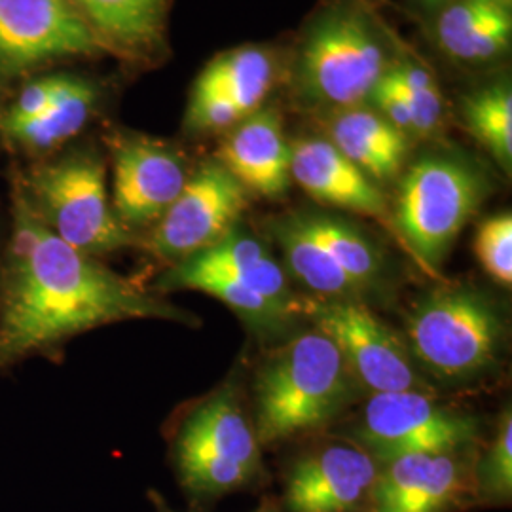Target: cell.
Masks as SVG:
<instances>
[{
  "instance_id": "1",
  "label": "cell",
  "mask_w": 512,
  "mask_h": 512,
  "mask_svg": "<svg viewBox=\"0 0 512 512\" xmlns=\"http://www.w3.org/2000/svg\"><path fill=\"white\" fill-rule=\"evenodd\" d=\"M10 234L0 275V378L31 359L63 363L74 338L137 319L190 325L137 279L114 272L103 258L76 251L50 232L8 181Z\"/></svg>"
},
{
  "instance_id": "2",
  "label": "cell",
  "mask_w": 512,
  "mask_h": 512,
  "mask_svg": "<svg viewBox=\"0 0 512 512\" xmlns=\"http://www.w3.org/2000/svg\"><path fill=\"white\" fill-rule=\"evenodd\" d=\"M6 181L50 232L80 253L103 258L141 247L114 213L101 141L86 135L37 162L8 164Z\"/></svg>"
},
{
  "instance_id": "3",
  "label": "cell",
  "mask_w": 512,
  "mask_h": 512,
  "mask_svg": "<svg viewBox=\"0 0 512 512\" xmlns=\"http://www.w3.org/2000/svg\"><path fill=\"white\" fill-rule=\"evenodd\" d=\"M384 25L357 0H334L311 19L294 57L293 93L329 114L366 105L397 55Z\"/></svg>"
},
{
  "instance_id": "4",
  "label": "cell",
  "mask_w": 512,
  "mask_h": 512,
  "mask_svg": "<svg viewBox=\"0 0 512 512\" xmlns=\"http://www.w3.org/2000/svg\"><path fill=\"white\" fill-rule=\"evenodd\" d=\"M353 376L329 338L311 330L279 349L256 378L255 435L270 446L315 431L351 401Z\"/></svg>"
},
{
  "instance_id": "5",
  "label": "cell",
  "mask_w": 512,
  "mask_h": 512,
  "mask_svg": "<svg viewBox=\"0 0 512 512\" xmlns=\"http://www.w3.org/2000/svg\"><path fill=\"white\" fill-rule=\"evenodd\" d=\"M486 194L484 175L458 156L429 154L408 167L393 220L425 270H439Z\"/></svg>"
},
{
  "instance_id": "6",
  "label": "cell",
  "mask_w": 512,
  "mask_h": 512,
  "mask_svg": "<svg viewBox=\"0 0 512 512\" xmlns=\"http://www.w3.org/2000/svg\"><path fill=\"white\" fill-rule=\"evenodd\" d=\"M501 319L490 298L469 287L423 296L406 317L414 355L440 380H469L494 365Z\"/></svg>"
},
{
  "instance_id": "7",
  "label": "cell",
  "mask_w": 512,
  "mask_h": 512,
  "mask_svg": "<svg viewBox=\"0 0 512 512\" xmlns=\"http://www.w3.org/2000/svg\"><path fill=\"white\" fill-rule=\"evenodd\" d=\"M101 145L112 175L114 213L128 232L143 241L183 192L192 173L190 162L175 143L133 129H109Z\"/></svg>"
},
{
  "instance_id": "8",
  "label": "cell",
  "mask_w": 512,
  "mask_h": 512,
  "mask_svg": "<svg viewBox=\"0 0 512 512\" xmlns=\"http://www.w3.org/2000/svg\"><path fill=\"white\" fill-rule=\"evenodd\" d=\"M103 55L71 0H0V90Z\"/></svg>"
},
{
  "instance_id": "9",
  "label": "cell",
  "mask_w": 512,
  "mask_h": 512,
  "mask_svg": "<svg viewBox=\"0 0 512 512\" xmlns=\"http://www.w3.org/2000/svg\"><path fill=\"white\" fill-rule=\"evenodd\" d=\"M249 192L217 162L192 169L183 192L141 241V249L167 268L215 247L238 224Z\"/></svg>"
},
{
  "instance_id": "10",
  "label": "cell",
  "mask_w": 512,
  "mask_h": 512,
  "mask_svg": "<svg viewBox=\"0 0 512 512\" xmlns=\"http://www.w3.org/2000/svg\"><path fill=\"white\" fill-rule=\"evenodd\" d=\"M476 420L435 403L423 391L374 393L357 429L378 465L408 454H456L475 440Z\"/></svg>"
},
{
  "instance_id": "11",
  "label": "cell",
  "mask_w": 512,
  "mask_h": 512,
  "mask_svg": "<svg viewBox=\"0 0 512 512\" xmlns=\"http://www.w3.org/2000/svg\"><path fill=\"white\" fill-rule=\"evenodd\" d=\"M315 329L338 348L351 376L372 393L423 391L403 342L357 300H308Z\"/></svg>"
},
{
  "instance_id": "12",
  "label": "cell",
  "mask_w": 512,
  "mask_h": 512,
  "mask_svg": "<svg viewBox=\"0 0 512 512\" xmlns=\"http://www.w3.org/2000/svg\"><path fill=\"white\" fill-rule=\"evenodd\" d=\"M380 465L359 444L330 442L294 459L285 473L289 512H368Z\"/></svg>"
},
{
  "instance_id": "13",
  "label": "cell",
  "mask_w": 512,
  "mask_h": 512,
  "mask_svg": "<svg viewBox=\"0 0 512 512\" xmlns=\"http://www.w3.org/2000/svg\"><path fill=\"white\" fill-rule=\"evenodd\" d=\"M107 97L105 82L71 65L48 109L31 120L0 128V154L8 164H29L73 145L103 116Z\"/></svg>"
},
{
  "instance_id": "14",
  "label": "cell",
  "mask_w": 512,
  "mask_h": 512,
  "mask_svg": "<svg viewBox=\"0 0 512 512\" xmlns=\"http://www.w3.org/2000/svg\"><path fill=\"white\" fill-rule=\"evenodd\" d=\"M105 55L129 71H148L169 55L173 0H71Z\"/></svg>"
},
{
  "instance_id": "15",
  "label": "cell",
  "mask_w": 512,
  "mask_h": 512,
  "mask_svg": "<svg viewBox=\"0 0 512 512\" xmlns=\"http://www.w3.org/2000/svg\"><path fill=\"white\" fill-rule=\"evenodd\" d=\"M475 494L456 454H408L380 465L368 512H452Z\"/></svg>"
},
{
  "instance_id": "16",
  "label": "cell",
  "mask_w": 512,
  "mask_h": 512,
  "mask_svg": "<svg viewBox=\"0 0 512 512\" xmlns=\"http://www.w3.org/2000/svg\"><path fill=\"white\" fill-rule=\"evenodd\" d=\"M215 160L247 192L279 198L291 186V141L281 114L260 109L224 133Z\"/></svg>"
},
{
  "instance_id": "17",
  "label": "cell",
  "mask_w": 512,
  "mask_h": 512,
  "mask_svg": "<svg viewBox=\"0 0 512 512\" xmlns=\"http://www.w3.org/2000/svg\"><path fill=\"white\" fill-rule=\"evenodd\" d=\"M291 179L315 202L374 219H389L380 186L325 137L291 141Z\"/></svg>"
},
{
  "instance_id": "18",
  "label": "cell",
  "mask_w": 512,
  "mask_h": 512,
  "mask_svg": "<svg viewBox=\"0 0 512 512\" xmlns=\"http://www.w3.org/2000/svg\"><path fill=\"white\" fill-rule=\"evenodd\" d=\"M173 452L224 459L258 478L264 473L255 427L232 395L211 397L188 410L169 435V454Z\"/></svg>"
},
{
  "instance_id": "19",
  "label": "cell",
  "mask_w": 512,
  "mask_h": 512,
  "mask_svg": "<svg viewBox=\"0 0 512 512\" xmlns=\"http://www.w3.org/2000/svg\"><path fill=\"white\" fill-rule=\"evenodd\" d=\"M325 139L376 184L403 171L412 143L368 103L325 114Z\"/></svg>"
},
{
  "instance_id": "20",
  "label": "cell",
  "mask_w": 512,
  "mask_h": 512,
  "mask_svg": "<svg viewBox=\"0 0 512 512\" xmlns=\"http://www.w3.org/2000/svg\"><path fill=\"white\" fill-rule=\"evenodd\" d=\"M435 40L459 63H492L511 48V6L494 0H452L437 12Z\"/></svg>"
},
{
  "instance_id": "21",
  "label": "cell",
  "mask_w": 512,
  "mask_h": 512,
  "mask_svg": "<svg viewBox=\"0 0 512 512\" xmlns=\"http://www.w3.org/2000/svg\"><path fill=\"white\" fill-rule=\"evenodd\" d=\"M183 264L226 275L264 296L285 315L300 308L289 289L287 274L274 256L258 239L238 232L236 228L215 247L186 258Z\"/></svg>"
},
{
  "instance_id": "22",
  "label": "cell",
  "mask_w": 512,
  "mask_h": 512,
  "mask_svg": "<svg viewBox=\"0 0 512 512\" xmlns=\"http://www.w3.org/2000/svg\"><path fill=\"white\" fill-rule=\"evenodd\" d=\"M277 78V63L272 52L258 46H241L217 55L203 69L192 93H220L234 101L245 116L262 109Z\"/></svg>"
},
{
  "instance_id": "23",
  "label": "cell",
  "mask_w": 512,
  "mask_h": 512,
  "mask_svg": "<svg viewBox=\"0 0 512 512\" xmlns=\"http://www.w3.org/2000/svg\"><path fill=\"white\" fill-rule=\"evenodd\" d=\"M274 236L289 270L313 293L323 298H349L355 300L363 289L349 277L348 272L327 253V249L313 238L298 215L279 220Z\"/></svg>"
},
{
  "instance_id": "24",
  "label": "cell",
  "mask_w": 512,
  "mask_h": 512,
  "mask_svg": "<svg viewBox=\"0 0 512 512\" xmlns=\"http://www.w3.org/2000/svg\"><path fill=\"white\" fill-rule=\"evenodd\" d=\"M467 131L486 148L501 169L512 167V90L509 82H495L461 101Z\"/></svg>"
},
{
  "instance_id": "25",
  "label": "cell",
  "mask_w": 512,
  "mask_h": 512,
  "mask_svg": "<svg viewBox=\"0 0 512 512\" xmlns=\"http://www.w3.org/2000/svg\"><path fill=\"white\" fill-rule=\"evenodd\" d=\"M298 217L363 293L376 285L382 275V255L359 228L323 213H300Z\"/></svg>"
},
{
  "instance_id": "26",
  "label": "cell",
  "mask_w": 512,
  "mask_h": 512,
  "mask_svg": "<svg viewBox=\"0 0 512 512\" xmlns=\"http://www.w3.org/2000/svg\"><path fill=\"white\" fill-rule=\"evenodd\" d=\"M391 73L410 101L416 122V139L433 137L444 118V101L435 76L420 61L410 57H397L391 65Z\"/></svg>"
},
{
  "instance_id": "27",
  "label": "cell",
  "mask_w": 512,
  "mask_h": 512,
  "mask_svg": "<svg viewBox=\"0 0 512 512\" xmlns=\"http://www.w3.org/2000/svg\"><path fill=\"white\" fill-rule=\"evenodd\" d=\"M475 495L488 505H507L512 495V418L505 410L494 442L484 458L480 459L475 473Z\"/></svg>"
},
{
  "instance_id": "28",
  "label": "cell",
  "mask_w": 512,
  "mask_h": 512,
  "mask_svg": "<svg viewBox=\"0 0 512 512\" xmlns=\"http://www.w3.org/2000/svg\"><path fill=\"white\" fill-rule=\"evenodd\" d=\"M475 253L478 262L501 285L512 283V217L499 213L484 220L476 230Z\"/></svg>"
},
{
  "instance_id": "29",
  "label": "cell",
  "mask_w": 512,
  "mask_h": 512,
  "mask_svg": "<svg viewBox=\"0 0 512 512\" xmlns=\"http://www.w3.org/2000/svg\"><path fill=\"white\" fill-rule=\"evenodd\" d=\"M247 116L226 95L192 93L184 112V131L192 137L209 133H226Z\"/></svg>"
},
{
  "instance_id": "30",
  "label": "cell",
  "mask_w": 512,
  "mask_h": 512,
  "mask_svg": "<svg viewBox=\"0 0 512 512\" xmlns=\"http://www.w3.org/2000/svg\"><path fill=\"white\" fill-rule=\"evenodd\" d=\"M368 105L376 110L378 114H382L391 126L403 131L410 141L416 139L414 112H412L410 101L406 99L399 82L395 80V76L391 73V69L385 73L374 93L370 95Z\"/></svg>"
},
{
  "instance_id": "31",
  "label": "cell",
  "mask_w": 512,
  "mask_h": 512,
  "mask_svg": "<svg viewBox=\"0 0 512 512\" xmlns=\"http://www.w3.org/2000/svg\"><path fill=\"white\" fill-rule=\"evenodd\" d=\"M8 234H10V209H8V200L0 198V275H2V266H4Z\"/></svg>"
},
{
  "instance_id": "32",
  "label": "cell",
  "mask_w": 512,
  "mask_h": 512,
  "mask_svg": "<svg viewBox=\"0 0 512 512\" xmlns=\"http://www.w3.org/2000/svg\"><path fill=\"white\" fill-rule=\"evenodd\" d=\"M148 497H150V501H152V505H154V509H156V512H175L167 503H165L164 497L162 495L158 494L156 490H150L148 492Z\"/></svg>"
},
{
  "instance_id": "33",
  "label": "cell",
  "mask_w": 512,
  "mask_h": 512,
  "mask_svg": "<svg viewBox=\"0 0 512 512\" xmlns=\"http://www.w3.org/2000/svg\"><path fill=\"white\" fill-rule=\"evenodd\" d=\"M414 2L420 4L421 8H425L429 12H439L440 8H444L452 0H414Z\"/></svg>"
},
{
  "instance_id": "34",
  "label": "cell",
  "mask_w": 512,
  "mask_h": 512,
  "mask_svg": "<svg viewBox=\"0 0 512 512\" xmlns=\"http://www.w3.org/2000/svg\"><path fill=\"white\" fill-rule=\"evenodd\" d=\"M256 512H279V509L275 507V503H272V501H264L262 507Z\"/></svg>"
},
{
  "instance_id": "35",
  "label": "cell",
  "mask_w": 512,
  "mask_h": 512,
  "mask_svg": "<svg viewBox=\"0 0 512 512\" xmlns=\"http://www.w3.org/2000/svg\"><path fill=\"white\" fill-rule=\"evenodd\" d=\"M494 2H499V4H507V6H511V0H494Z\"/></svg>"
}]
</instances>
